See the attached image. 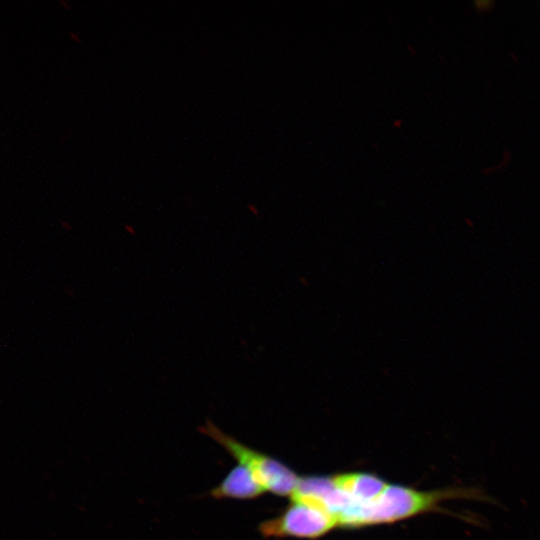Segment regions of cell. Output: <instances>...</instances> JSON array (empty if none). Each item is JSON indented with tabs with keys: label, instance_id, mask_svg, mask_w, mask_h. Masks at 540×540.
I'll use <instances>...</instances> for the list:
<instances>
[{
	"label": "cell",
	"instance_id": "obj_1",
	"mask_svg": "<svg viewBox=\"0 0 540 540\" xmlns=\"http://www.w3.org/2000/svg\"><path fill=\"white\" fill-rule=\"evenodd\" d=\"M452 500L490 502L481 489L471 487H445L420 490L410 486L388 483L372 501L350 508L338 518L342 529H360L367 526L393 524L419 515L440 513L459 516L444 507Z\"/></svg>",
	"mask_w": 540,
	"mask_h": 540
},
{
	"label": "cell",
	"instance_id": "obj_2",
	"mask_svg": "<svg viewBox=\"0 0 540 540\" xmlns=\"http://www.w3.org/2000/svg\"><path fill=\"white\" fill-rule=\"evenodd\" d=\"M199 431L220 444L238 464L247 467L265 491L290 498L295 493L300 477L283 462L244 445L210 419H206Z\"/></svg>",
	"mask_w": 540,
	"mask_h": 540
},
{
	"label": "cell",
	"instance_id": "obj_3",
	"mask_svg": "<svg viewBox=\"0 0 540 540\" xmlns=\"http://www.w3.org/2000/svg\"><path fill=\"white\" fill-rule=\"evenodd\" d=\"M338 527L330 513L301 500L290 504L276 517L263 521L259 531L264 537L318 539Z\"/></svg>",
	"mask_w": 540,
	"mask_h": 540
},
{
	"label": "cell",
	"instance_id": "obj_4",
	"mask_svg": "<svg viewBox=\"0 0 540 540\" xmlns=\"http://www.w3.org/2000/svg\"><path fill=\"white\" fill-rule=\"evenodd\" d=\"M265 489L249 469L241 464L233 467L208 495L214 499L248 500L261 496Z\"/></svg>",
	"mask_w": 540,
	"mask_h": 540
},
{
	"label": "cell",
	"instance_id": "obj_5",
	"mask_svg": "<svg viewBox=\"0 0 540 540\" xmlns=\"http://www.w3.org/2000/svg\"><path fill=\"white\" fill-rule=\"evenodd\" d=\"M70 36L74 38L75 41L80 42V39L74 33H70Z\"/></svg>",
	"mask_w": 540,
	"mask_h": 540
}]
</instances>
